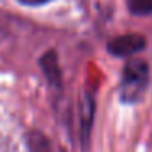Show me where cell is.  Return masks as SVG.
Masks as SVG:
<instances>
[{
	"label": "cell",
	"mask_w": 152,
	"mask_h": 152,
	"mask_svg": "<svg viewBox=\"0 0 152 152\" xmlns=\"http://www.w3.org/2000/svg\"><path fill=\"white\" fill-rule=\"evenodd\" d=\"M151 74L149 66L142 59H131L126 62L119 83V98L123 103L141 102L147 92Z\"/></svg>",
	"instance_id": "6da1fadb"
},
{
	"label": "cell",
	"mask_w": 152,
	"mask_h": 152,
	"mask_svg": "<svg viewBox=\"0 0 152 152\" xmlns=\"http://www.w3.org/2000/svg\"><path fill=\"white\" fill-rule=\"evenodd\" d=\"M108 53L113 54L115 57H131L136 53H141L145 48V38L139 33H128V34H121V36L111 39L108 44Z\"/></svg>",
	"instance_id": "7a4b0ae2"
},
{
	"label": "cell",
	"mask_w": 152,
	"mask_h": 152,
	"mask_svg": "<svg viewBox=\"0 0 152 152\" xmlns=\"http://www.w3.org/2000/svg\"><path fill=\"white\" fill-rule=\"evenodd\" d=\"M39 66L43 69L48 85L53 90L61 92L62 90V72H61V66H59V59H57L56 51L44 53L39 59Z\"/></svg>",
	"instance_id": "3957f363"
},
{
	"label": "cell",
	"mask_w": 152,
	"mask_h": 152,
	"mask_svg": "<svg viewBox=\"0 0 152 152\" xmlns=\"http://www.w3.org/2000/svg\"><path fill=\"white\" fill-rule=\"evenodd\" d=\"M95 119V100L90 92L85 93L82 102V111H80V131H82V145H88L90 142V131Z\"/></svg>",
	"instance_id": "277c9868"
},
{
	"label": "cell",
	"mask_w": 152,
	"mask_h": 152,
	"mask_svg": "<svg viewBox=\"0 0 152 152\" xmlns=\"http://www.w3.org/2000/svg\"><path fill=\"white\" fill-rule=\"evenodd\" d=\"M28 145L31 152H51V144L48 137L36 131H33L28 136Z\"/></svg>",
	"instance_id": "5b68a950"
},
{
	"label": "cell",
	"mask_w": 152,
	"mask_h": 152,
	"mask_svg": "<svg viewBox=\"0 0 152 152\" xmlns=\"http://www.w3.org/2000/svg\"><path fill=\"white\" fill-rule=\"evenodd\" d=\"M128 8L132 15H151L152 13V0H126Z\"/></svg>",
	"instance_id": "8992f818"
},
{
	"label": "cell",
	"mask_w": 152,
	"mask_h": 152,
	"mask_svg": "<svg viewBox=\"0 0 152 152\" xmlns=\"http://www.w3.org/2000/svg\"><path fill=\"white\" fill-rule=\"evenodd\" d=\"M20 4L26 5V7H39V5H44V4H49L53 0H18Z\"/></svg>",
	"instance_id": "52a82bcc"
}]
</instances>
